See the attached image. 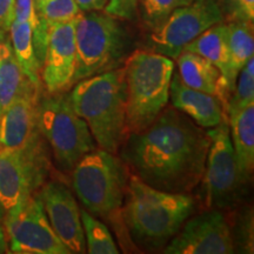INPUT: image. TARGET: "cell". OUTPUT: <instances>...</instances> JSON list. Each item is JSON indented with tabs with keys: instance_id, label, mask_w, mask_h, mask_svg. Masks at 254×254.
Listing matches in <instances>:
<instances>
[{
	"instance_id": "1",
	"label": "cell",
	"mask_w": 254,
	"mask_h": 254,
	"mask_svg": "<svg viewBox=\"0 0 254 254\" xmlns=\"http://www.w3.org/2000/svg\"><path fill=\"white\" fill-rule=\"evenodd\" d=\"M211 139L207 131L173 106H166L147 128L129 133L120 158L145 184L190 194L204 176Z\"/></svg>"
},
{
	"instance_id": "2",
	"label": "cell",
	"mask_w": 254,
	"mask_h": 254,
	"mask_svg": "<svg viewBox=\"0 0 254 254\" xmlns=\"http://www.w3.org/2000/svg\"><path fill=\"white\" fill-rule=\"evenodd\" d=\"M196 204L193 195L154 189L131 173L122 209L129 240L135 249L163 251L194 213Z\"/></svg>"
},
{
	"instance_id": "3",
	"label": "cell",
	"mask_w": 254,
	"mask_h": 254,
	"mask_svg": "<svg viewBox=\"0 0 254 254\" xmlns=\"http://www.w3.org/2000/svg\"><path fill=\"white\" fill-rule=\"evenodd\" d=\"M117 155L103 148L88 152L71 171V184L73 192L88 213L109 222L124 250L131 252L135 246L126 240L129 237L122 217L131 172Z\"/></svg>"
},
{
	"instance_id": "4",
	"label": "cell",
	"mask_w": 254,
	"mask_h": 254,
	"mask_svg": "<svg viewBox=\"0 0 254 254\" xmlns=\"http://www.w3.org/2000/svg\"><path fill=\"white\" fill-rule=\"evenodd\" d=\"M69 99L99 148L118 154L128 135L124 66L75 82Z\"/></svg>"
},
{
	"instance_id": "5",
	"label": "cell",
	"mask_w": 254,
	"mask_h": 254,
	"mask_svg": "<svg viewBox=\"0 0 254 254\" xmlns=\"http://www.w3.org/2000/svg\"><path fill=\"white\" fill-rule=\"evenodd\" d=\"M124 68L129 134L147 128L167 106L174 63L166 56L136 49L126 59Z\"/></svg>"
},
{
	"instance_id": "6",
	"label": "cell",
	"mask_w": 254,
	"mask_h": 254,
	"mask_svg": "<svg viewBox=\"0 0 254 254\" xmlns=\"http://www.w3.org/2000/svg\"><path fill=\"white\" fill-rule=\"evenodd\" d=\"M132 36L124 21L103 11L80 12L75 18L77 67L75 82L123 67L134 51Z\"/></svg>"
},
{
	"instance_id": "7",
	"label": "cell",
	"mask_w": 254,
	"mask_h": 254,
	"mask_svg": "<svg viewBox=\"0 0 254 254\" xmlns=\"http://www.w3.org/2000/svg\"><path fill=\"white\" fill-rule=\"evenodd\" d=\"M39 128L50 146L60 172L71 173L73 167L88 152L97 148L86 122L73 110L68 92H41L38 100Z\"/></svg>"
},
{
	"instance_id": "8",
	"label": "cell",
	"mask_w": 254,
	"mask_h": 254,
	"mask_svg": "<svg viewBox=\"0 0 254 254\" xmlns=\"http://www.w3.org/2000/svg\"><path fill=\"white\" fill-rule=\"evenodd\" d=\"M211 139L200 182V202L206 209L233 207L243 198L249 182L241 174L232 145L228 120L206 129Z\"/></svg>"
},
{
	"instance_id": "9",
	"label": "cell",
	"mask_w": 254,
	"mask_h": 254,
	"mask_svg": "<svg viewBox=\"0 0 254 254\" xmlns=\"http://www.w3.org/2000/svg\"><path fill=\"white\" fill-rule=\"evenodd\" d=\"M50 171L45 140L23 148L0 147V204L5 213L39 192Z\"/></svg>"
},
{
	"instance_id": "10",
	"label": "cell",
	"mask_w": 254,
	"mask_h": 254,
	"mask_svg": "<svg viewBox=\"0 0 254 254\" xmlns=\"http://www.w3.org/2000/svg\"><path fill=\"white\" fill-rule=\"evenodd\" d=\"M222 21L218 0H193L174 9L160 26L148 32L144 50L177 59L190 41Z\"/></svg>"
},
{
	"instance_id": "11",
	"label": "cell",
	"mask_w": 254,
	"mask_h": 254,
	"mask_svg": "<svg viewBox=\"0 0 254 254\" xmlns=\"http://www.w3.org/2000/svg\"><path fill=\"white\" fill-rule=\"evenodd\" d=\"M8 252L15 254H71L51 226L39 193L4 214Z\"/></svg>"
},
{
	"instance_id": "12",
	"label": "cell",
	"mask_w": 254,
	"mask_h": 254,
	"mask_svg": "<svg viewBox=\"0 0 254 254\" xmlns=\"http://www.w3.org/2000/svg\"><path fill=\"white\" fill-rule=\"evenodd\" d=\"M161 252L165 254H231L237 252L233 228L220 209L190 215Z\"/></svg>"
},
{
	"instance_id": "13",
	"label": "cell",
	"mask_w": 254,
	"mask_h": 254,
	"mask_svg": "<svg viewBox=\"0 0 254 254\" xmlns=\"http://www.w3.org/2000/svg\"><path fill=\"white\" fill-rule=\"evenodd\" d=\"M77 67L75 18L66 23L49 25L46 52L40 77L46 93L68 92Z\"/></svg>"
},
{
	"instance_id": "14",
	"label": "cell",
	"mask_w": 254,
	"mask_h": 254,
	"mask_svg": "<svg viewBox=\"0 0 254 254\" xmlns=\"http://www.w3.org/2000/svg\"><path fill=\"white\" fill-rule=\"evenodd\" d=\"M38 193L51 226L64 245L71 253H86L80 207L67 184L50 180Z\"/></svg>"
},
{
	"instance_id": "15",
	"label": "cell",
	"mask_w": 254,
	"mask_h": 254,
	"mask_svg": "<svg viewBox=\"0 0 254 254\" xmlns=\"http://www.w3.org/2000/svg\"><path fill=\"white\" fill-rule=\"evenodd\" d=\"M39 98L15 100L0 116V147L23 148L44 139L38 120Z\"/></svg>"
},
{
	"instance_id": "16",
	"label": "cell",
	"mask_w": 254,
	"mask_h": 254,
	"mask_svg": "<svg viewBox=\"0 0 254 254\" xmlns=\"http://www.w3.org/2000/svg\"><path fill=\"white\" fill-rule=\"evenodd\" d=\"M170 100L174 109L185 113L196 125L205 129L217 126L222 120L227 119L218 98L187 86L177 71L173 72L171 79Z\"/></svg>"
},
{
	"instance_id": "17",
	"label": "cell",
	"mask_w": 254,
	"mask_h": 254,
	"mask_svg": "<svg viewBox=\"0 0 254 254\" xmlns=\"http://www.w3.org/2000/svg\"><path fill=\"white\" fill-rule=\"evenodd\" d=\"M177 64L179 77L187 86L214 95L221 101L226 114L231 90L220 69L204 57L189 51H183L178 56Z\"/></svg>"
},
{
	"instance_id": "18",
	"label": "cell",
	"mask_w": 254,
	"mask_h": 254,
	"mask_svg": "<svg viewBox=\"0 0 254 254\" xmlns=\"http://www.w3.org/2000/svg\"><path fill=\"white\" fill-rule=\"evenodd\" d=\"M44 88L37 87L25 74L13 52L9 37L0 40V109L15 100L39 98Z\"/></svg>"
},
{
	"instance_id": "19",
	"label": "cell",
	"mask_w": 254,
	"mask_h": 254,
	"mask_svg": "<svg viewBox=\"0 0 254 254\" xmlns=\"http://www.w3.org/2000/svg\"><path fill=\"white\" fill-rule=\"evenodd\" d=\"M228 125L241 174L250 183L254 168V104L231 113Z\"/></svg>"
},
{
	"instance_id": "20",
	"label": "cell",
	"mask_w": 254,
	"mask_h": 254,
	"mask_svg": "<svg viewBox=\"0 0 254 254\" xmlns=\"http://www.w3.org/2000/svg\"><path fill=\"white\" fill-rule=\"evenodd\" d=\"M184 51L196 53L220 69L228 82L230 77V49L227 43L226 23H218L190 41Z\"/></svg>"
},
{
	"instance_id": "21",
	"label": "cell",
	"mask_w": 254,
	"mask_h": 254,
	"mask_svg": "<svg viewBox=\"0 0 254 254\" xmlns=\"http://www.w3.org/2000/svg\"><path fill=\"white\" fill-rule=\"evenodd\" d=\"M227 43L230 49V77L228 86L231 94L234 90L237 77L241 68L254 56V34L253 23L232 21L226 23Z\"/></svg>"
},
{
	"instance_id": "22",
	"label": "cell",
	"mask_w": 254,
	"mask_h": 254,
	"mask_svg": "<svg viewBox=\"0 0 254 254\" xmlns=\"http://www.w3.org/2000/svg\"><path fill=\"white\" fill-rule=\"evenodd\" d=\"M8 37L21 69L37 87L43 88L40 77L41 66L34 50L31 25L27 21L13 20L9 27Z\"/></svg>"
},
{
	"instance_id": "23",
	"label": "cell",
	"mask_w": 254,
	"mask_h": 254,
	"mask_svg": "<svg viewBox=\"0 0 254 254\" xmlns=\"http://www.w3.org/2000/svg\"><path fill=\"white\" fill-rule=\"evenodd\" d=\"M81 224L84 228L86 253L90 254H118L119 247L114 241L112 233L105 222L80 208Z\"/></svg>"
},
{
	"instance_id": "24",
	"label": "cell",
	"mask_w": 254,
	"mask_h": 254,
	"mask_svg": "<svg viewBox=\"0 0 254 254\" xmlns=\"http://www.w3.org/2000/svg\"><path fill=\"white\" fill-rule=\"evenodd\" d=\"M193 0H138V13L141 25L151 32L160 26L174 9L190 5Z\"/></svg>"
},
{
	"instance_id": "25",
	"label": "cell",
	"mask_w": 254,
	"mask_h": 254,
	"mask_svg": "<svg viewBox=\"0 0 254 254\" xmlns=\"http://www.w3.org/2000/svg\"><path fill=\"white\" fill-rule=\"evenodd\" d=\"M250 104H254V58L250 59L238 74L234 90L228 99L227 119L231 113L243 110Z\"/></svg>"
},
{
	"instance_id": "26",
	"label": "cell",
	"mask_w": 254,
	"mask_h": 254,
	"mask_svg": "<svg viewBox=\"0 0 254 254\" xmlns=\"http://www.w3.org/2000/svg\"><path fill=\"white\" fill-rule=\"evenodd\" d=\"M36 9L40 20L47 26L73 20L81 12L74 0H40Z\"/></svg>"
},
{
	"instance_id": "27",
	"label": "cell",
	"mask_w": 254,
	"mask_h": 254,
	"mask_svg": "<svg viewBox=\"0 0 254 254\" xmlns=\"http://www.w3.org/2000/svg\"><path fill=\"white\" fill-rule=\"evenodd\" d=\"M218 2L224 17V23H253L254 0H218Z\"/></svg>"
},
{
	"instance_id": "28",
	"label": "cell",
	"mask_w": 254,
	"mask_h": 254,
	"mask_svg": "<svg viewBox=\"0 0 254 254\" xmlns=\"http://www.w3.org/2000/svg\"><path fill=\"white\" fill-rule=\"evenodd\" d=\"M103 12L123 21H134L138 17V0H109Z\"/></svg>"
},
{
	"instance_id": "29",
	"label": "cell",
	"mask_w": 254,
	"mask_h": 254,
	"mask_svg": "<svg viewBox=\"0 0 254 254\" xmlns=\"http://www.w3.org/2000/svg\"><path fill=\"white\" fill-rule=\"evenodd\" d=\"M15 0H0V40L8 37L9 27L14 20Z\"/></svg>"
},
{
	"instance_id": "30",
	"label": "cell",
	"mask_w": 254,
	"mask_h": 254,
	"mask_svg": "<svg viewBox=\"0 0 254 254\" xmlns=\"http://www.w3.org/2000/svg\"><path fill=\"white\" fill-rule=\"evenodd\" d=\"M81 12L103 11L109 0H74Z\"/></svg>"
},
{
	"instance_id": "31",
	"label": "cell",
	"mask_w": 254,
	"mask_h": 254,
	"mask_svg": "<svg viewBox=\"0 0 254 254\" xmlns=\"http://www.w3.org/2000/svg\"><path fill=\"white\" fill-rule=\"evenodd\" d=\"M7 252V240H6V234L4 226L0 224V253Z\"/></svg>"
},
{
	"instance_id": "32",
	"label": "cell",
	"mask_w": 254,
	"mask_h": 254,
	"mask_svg": "<svg viewBox=\"0 0 254 254\" xmlns=\"http://www.w3.org/2000/svg\"><path fill=\"white\" fill-rule=\"evenodd\" d=\"M4 214H5V212H4V209H2L1 204H0V221H1L2 218H4Z\"/></svg>"
},
{
	"instance_id": "33",
	"label": "cell",
	"mask_w": 254,
	"mask_h": 254,
	"mask_svg": "<svg viewBox=\"0 0 254 254\" xmlns=\"http://www.w3.org/2000/svg\"><path fill=\"white\" fill-rule=\"evenodd\" d=\"M39 1H40V0H34V5H37Z\"/></svg>"
},
{
	"instance_id": "34",
	"label": "cell",
	"mask_w": 254,
	"mask_h": 254,
	"mask_svg": "<svg viewBox=\"0 0 254 254\" xmlns=\"http://www.w3.org/2000/svg\"><path fill=\"white\" fill-rule=\"evenodd\" d=\"M1 112H2V111H1V109H0V116H1Z\"/></svg>"
}]
</instances>
